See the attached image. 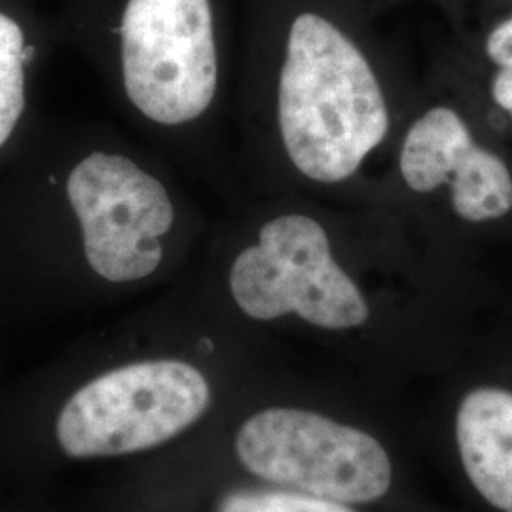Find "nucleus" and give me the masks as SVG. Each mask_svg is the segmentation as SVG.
Returning a JSON list of instances; mask_svg holds the SVG:
<instances>
[{"label": "nucleus", "instance_id": "f257e3e1", "mask_svg": "<svg viewBox=\"0 0 512 512\" xmlns=\"http://www.w3.org/2000/svg\"><path fill=\"white\" fill-rule=\"evenodd\" d=\"M387 129L384 92L363 50L315 12L293 19L274 76L234 84L236 177L275 145L298 177L321 186L346 183Z\"/></svg>", "mask_w": 512, "mask_h": 512}, {"label": "nucleus", "instance_id": "f03ea898", "mask_svg": "<svg viewBox=\"0 0 512 512\" xmlns=\"http://www.w3.org/2000/svg\"><path fill=\"white\" fill-rule=\"evenodd\" d=\"M224 289L243 317L274 323L294 315L311 327H363L370 308L334 255L329 228L302 211H260L241 200L211 222L205 239Z\"/></svg>", "mask_w": 512, "mask_h": 512}, {"label": "nucleus", "instance_id": "7ed1b4c3", "mask_svg": "<svg viewBox=\"0 0 512 512\" xmlns=\"http://www.w3.org/2000/svg\"><path fill=\"white\" fill-rule=\"evenodd\" d=\"M211 385L179 357L137 359L97 374L74 391L57 418V440L76 459L156 448L202 418Z\"/></svg>", "mask_w": 512, "mask_h": 512}, {"label": "nucleus", "instance_id": "20e7f679", "mask_svg": "<svg viewBox=\"0 0 512 512\" xmlns=\"http://www.w3.org/2000/svg\"><path fill=\"white\" fill-rule=\"evenodd\" d=\"M236 454L262 480L338 503H372L391 486L378 440L306 410L258 412L239 427Z\"/></svg>", "mask_w": 512, "mask_h": 512}, {"label": "nucleus", "instance_id": "39448f33", "mask_svg": "<svg viewBox=\"0 0 512 512\" xmlns=\"http://www.w3.org/2000/svg\"><path fill=\"white\" fill-rule=\"evenodd\" d=\"M401 173L416 192L452 184V205L461 219H501L512 209L509 167L476 145L456 110L431 109L410 128L401 150Z\"/></svg>", "mask_w": 512, "mask_h": 512}, {"label": "nucleus", "instance_id": "423d86ee", "mask_svg": "<svg viewBox=\"0 0 512 512\" xmlns=\"http://www.w3.org/2000/svg\"><path fill=\"white\" fill-rule=\"evenodd\" d=\"M459 454L465 473L495 509L512 512V393L482 387L459 406Z\"/></svg>", "mask_w": 512, "mask_h": 512}, {"label": "nucleus", "instance_id": "0eeeda50", "mask_svg": "<svg viewBox=\"0 0 512 512\" xmlns=\"http://www.w3.org/2000/svg\"><path fill=\"white\" fill-rule=\"evenodd\" d=\"M37 48L18 21L0 12V150L10 143L27 110V69Z\"/></svg>", "mask_w": 512, "mask_h": 512}, {"label": "nucleus", "instance_id": "6e6552de", "mask_svg": "<svg viewBox=\"0 0 512 512\" xmlns=\"http://www.w3.org/2000/svg\"><path fill=\"white\" fill-rule=\"evenodd\" d=\"M217 512H353L346 503L296 490L239 488L222 495Z\"/></svg>", "mask_w": 512, "mask_h": 512}, {"label": "nucleus", "instance_id": "1a4fd4ad", "mask_svg": "<svg viewBox=\"0 0 512 512\" xmlns=\"http://www.w3.org/2000/svg\"><path fill=\"white\" fill-rule=\"evenodd\" d=\"M486 54L495 65L512 67V18L499 23L486 42Z\"/></svg>", "mask_w": 512, "mask_h": 512}, {"label": "nucleus", "instance_id": "9d476101", "mask_svg": "<svg viewBox=\"0 0 512 512\" xmlns=\"http://www.w3.org/2000/svg\"><path fill=\"white\" fill-rule=\"evenodd\" d=\"M495 103L512 114V67H503L492 84Z\"/></svg>", "mask_w": 512, "mask_h": 512}]
</instances>
